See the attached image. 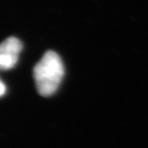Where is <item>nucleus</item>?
Returning a JSON list of instances; mask_svg holds the SVG:
<instances>
[{"label": "nucleus", "mask_w": 148, "mask_h": 148, "mask_svg": "<svg viewBox=\"0 0 148 148\" xmlns=\"http://www.w3.org/2000/svg\"><path fill=\"white\" fill-rule=\"evenodd\" d=\"M33 74L39 94L43 96L53 95L64 74V64L58 53L47 51L36 64Z\"/></svg>", "instance_id": "f257e3e1"}, {"label": "nucleus", "mask_w": 148, "mask_h": 148, "mask_svg": "<svg viewBox=\"0 0 148 148\" xmlns=\"http://www.w3.org/2000/svg\"><path fill=\"white\" fill-rule=\"evenodd\" d=\"M22 49L21 40L16 37H9L0 47V66L3 70L12 69L16 65Z\"/></svg>", "instance_id": "f03ea898"}, {"label": "nucleus", "mask_w": 148, "mask_h": 148, "mask_svg": "<svg viewBox=\"0 0 148 148\" xmlns=\"http://www.w3.org/2000/svg\"><path fill=\"white\" fill-rule=\"evenodd\" d=\"M0 87H1V90H0V94H1V95H3L4 92H5V85L3 84V82H1Z\"/></svg>", "instance_id": "7ed1b4c3"}]
</instances>
